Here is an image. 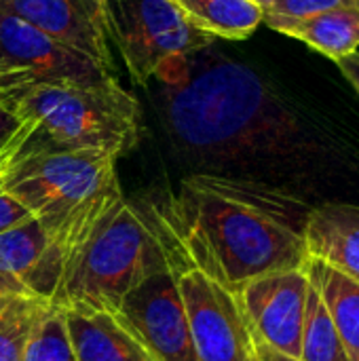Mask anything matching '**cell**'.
Wrapping results in <instances>:
<instances>
[{"instance_id":"cell-26","label":"cell","mask_w":359,"mask_h":361,"mask_svg":"<svg viewBox=\"0 0 359 361\" xmlns=\"http://www.w3.org/2000/svg\"><path fill=\"white\" fill-rule=\"evenodd\" d=\"M252 341H254V355H256V361H300L294 360V357H288V355H284V353L273 351L271 347L262 345V343L256 341V338H252Z\"/></svg>"},{"instance_id":"cell-16","label":"cell","mask_w":359,"mask_h":361,"mask_svg":"<svg viewBox=\"0 0 359 361\" xmlns=\"http://www.w3.org/2000/svg\"><path fill=\"white\" fill-rule=\"evenodd\" d=\"M309 275L320 286L349 361H359V283L322 260L309 258Z\"/></svg>"},{"instance_id":"cell-4","label":"cell","mask_w":359,"mask_h":361,"mask_svg":"<svg viewBox=\"0 0 359 361\" xmlns=\"http://www.w3.org/2000/svg\"><path fill=\"white\" fill-rule=\"evenodd\" d=\"M116 161L102 150L23 146L21 157L4 178L2 190L40 222L47 237L68 258L97 220L123 199Z\"/></svg>"},{"instance_id":"cell-28","label":"cell","mask_w":359,"mask_h":361,"mask_svg":"<svg viewBox=\"0 0 359 361\" xmlns=\"http://www.w3.org/2000/svg\"><path fill=\"white\" fill-rule=\"evenodd\" d=\"M252 2H254L258 8H262V13H264V11H269V8H271V6H273L277 0H252Z\"/></svg>"},{"instance_id":"cell-22","label":"cell","mask_w":359,"mask_h":361,"mask_svg":"<svg viewBox=\"0 0 359 361\" xmlns=\"http://www.w3.org/2000/svg\"><path fill=\"white\" fill-rule=\"evenodd\" d=\"M32 218L34 216L15 197H11L6 190L0 188V235L32 220Z\"/></svg>"},{"instance_id":"cell-3","label":"cell","mask_w":359,"mask_h":361,"mask_svg":"<svg viewBox=\"0 0 359 361\" xmlns=\"http://www.w3.org/2000/svg\"><path fill=\"white\" fill-rule=\"evenodd\" d=\"M0 102L34 131L28 148L102 150L116 159L142 137L138 99L116 80L83 82H8L0 80Z\"/></svg>"},{"instance_id":"cell-8","label":"cell","mask_w":359,"mask_h":361,"mask_svg":"<svg viewBox=\"0 0 359 361\" xmlns=\"http://www.w3.org/2000/svg\"><path fill=\"white\" fill-rule=\"evenodd\" d=\"M114 315L152 361H197L186 307L169 264L138 283Z\"/></svg>"},{"instance_id":"cell-23","label":"cell","mask_w":359,"mask_h":361,"mask_svg":"<svg viewBox=\"0 0 359 361\" xmlns=\"http://www.w3.org/2000/svg\"><path fill=\"white\" fill-rule=\"evenodd\" d=\"M30 123L28 121H19L2 102H0V152L6 150L19 135H23L28 131Z\"/></svg>"},{"instance_id":"cell-27","label":"cell","mask_w":359,"mask_h":361,"mask_svg":"<svg viewBox=\"0 0 359 361\" xmlns=\"http://www.w3.org/2000/svg\"><path fill=\"white\" fill-rule=\"evenodd\" d=\"M13 298H15V296H13L8 290H4V288L0 286V309H2V307H6V302H8V300H13Z\"/></svg>"},{"instance_id":"cell-17","label":"cell","mask_w":359,"mask_h":361,"mask_svg":"<svg viewBox=\"0 0 359 361\" xmlns=\"http://www.w3.org/2000/svg\"><path fill=\"white\" fill-rule=\"evenodd\" d=\"M186 19L212 38L241 40L262 23V8L252 0H174Z\"/></svg>"},{"instance_id":"cell-2","label":"cell","mask_w":359,"mask_h":361,"mask_svg":"<svg viewBox=\"0 0 359 361\" xmlns=\"http://www.w3.org/2000/svg\"><path fill=\"white\" fill-rule=\"evenodd\" d=\"M281 197L273 188L188 173L152 228L167 260L193 264L237 292L309 260L303 231L284 220Z\"/></svg>"},{"instance_id":"cell-13","label":"cell","mask_w":359,"mask_h":361,"mask_svg":"<svg viewBox=\"0 0 359 361\" xmlns=\"http://www.w3.org/2000/svg\"><path fill=\"white\" fill-rule=\"evenodd\" d=\"M303 239L309 258L330 264L359 283V207L330 203L311 209Z\"/></svg>"},{"instance_id":"cell-25","label":"cell","mask_w":359,"mask_h":361,"mask_svg":"<svg viewBox=\"0 0 359 361\" xmlns=\"http://www.w3.org/2000/svg\"><path fill=\"white\" fill-rule=\"evenodd\" d=\"M336 63H339L341 72L349 78V82L359 91V49L358 51H353L351 55L339 59Z\"/></svg>"},{"instance_id":"cell-14","label":"cell","mask_w":359,"mask_h":361,"mask_svg":"<svg viewBox=\"0 0 359 361\" xmlns=\"http://www.w3.org/2000/svg\"><path fill=\"white\" fill-rule=\"evenodd\" d=\"M63 311L76 361H152L114 313Z\"/></svg>"},{"instance_id":"cell-19","label":"cell","mask_w":359,"mask_h":361,"mask_svg":"<svg viewBox=\"0 0 359 361\" xmlns=\"http://www.w3.org/2000/svg\"><path fill=\"white\" fill-rule=\"evenodd\" d=\"M23 361H76L63 309L42 305L30 330Z\"/></svg>"},{"instance_id":"cell-12","label":"cell","mask_w":359,"mask_h":361,"mask_svg":"<svg viewBox=\"0 0 359 361\" xmlns=\"http://www.w3.org/2000/svg\"><path fill=\"white\" fill-rule=\"evenodd\" d=\"M0 11L34 25L104 68L112 66L104 27V0H0Z\"/></svg>"},{"instance_id":"cell-18","label":"cell","mask_w":359,"mask_h":361,"mask_svg":"<svg viewBox=\"0 0 359 361\" xmlns=\"http://www.w3.org/2000/svg\"><path fill=\"white\" fill-rule=\"evenodd\" d=\"M309 273V271H307ZM300 361H349L341 336L334 328L326 300L320 292V286L309 275V292L303 322V341H300Z\"/></svg>"},{"instance_id":"cell-1","label":"cell","mask_w":359,"mask_h":361,"mask_svg":"<svg viewBox=\"0 0 359 361\" xmlns=\"http://www.w3.org/2000/svg\"><path fill=\"white\" fill-rule=\"evenodd\" d=\"M159 112L174 152L195 176L275 188L307 148L298 114L252 66L214 44L159 76Z\"/></svg>"},{"instance_id":"cell-21","label":"cell","mask_w":359,"mask_h":361,"mask_svg":"<svg viewBox=\"0 0 359 361\" xmlns=\"http://www.w3.org/2000/svg\"><path fill=\"white\" fill-rule=\"evenodd\" d=\"M343 6L359 8V0H277L269 11L262 13V19H300Z\"/></svg>"},{"instance_id":"cell-15","label":"cell","mask_w":359,"mask_h":361,"mask_svg":"<svg viewBox=\"0 0 359 361\" xmlns=\"http://www.w3.org/2000/svg\"><path fill=\"white\" fill-rule=\"evenodd\" d=\"M271 30L298 38L334 61L359 49V8L343 6L300 19H262Z\"/></svg>"},{"instance_id":"cell-6","label":"cell","mask_w":359,"mask_h":361,"mask_svg":"<svg viewBox=\"0 0 359 361\" xmlns=\"http://www.w3.org/2000/svg\"><path fill=\"white\" fill-rule=\"evenodd\" d=\"M104 27L138 85L216 40L193 25L174 0H104Z\"/></svg>"},{"instance_id":"cell-24","label":"cell","mask_w":359,"mask_h":361,"mask_svg":"<svg viewBox=\"0 0 359 361\" xmlns=\"http://www.w3.org/2000/svg\"><path fill=\"white\" fill-rule=\"evenodd\" d=\"M30 123V121H28ZM32 131H34V125L30 123V127H28V131L23 133V135H19L6 150H2L0 152V188H2V184H4V178H6V173H8V169L13 167V163L21 157V152H23V146H25V142L30 140V135H32Z\"/></svg>"},{"instance_id":"cell-5","label":"cell","mask_w":359,"mask_h":361,"mask_svg":"<svg viewBox=\"0 0 359 361\" xmlns=\"http://www.w3.org/2000/svg\"><path fill=\"white\" fill-rule=\"evenodd\" d=\"M165 250L135 205L116 201L66 258L51 305L116 313L125 296L154 271L167 267Z\"/></svg>"},{"instance_id":"cell-9","label":"cell","mask_w":359,"mask_h":361,"mask_svg":"<svg viewBox=\"0 0 359 361\" xmlns=\"http://www.w3.org/2000/svg\"><path fill=\"white\" fill-rule=\"evenodd\" d=\"M0 80L106 85L116 78L110 68L0 11Z\"/></svg>"},{"instance_id":"cell-20","label":"cell","mask_w":359,"mask_h":361,"mask_svg":"<svg viewBox=\"0 0 359 361\" xmlns=\"http://www.w3.org/2000/svg\"><path fill=\"white\" fill-rule=\"evenodd\" d=\"M42 305L30 296H15L0 309V361H23L30 330Z\"/></svg>"},{"instance_id":"cell-10","label":"cell","mask_w":359,"mask_h":361,"mask_svg":"<svg viewBox=\"0 0 359 361\" xmlns=\"http://www.w3.org/2000/svg\"><path fill=\"white\" fill-rule=\"evenodd\" d=\"M307 292L309 273L305 264L303 269L256 277L233 294L239 302L252 338L277 353L298 360Z\"/></svg>"},{"instance_id":"cell-11","label":"cell","mask_w":359,"mask_h":361,"mask_svg":"<svg viewBox=\"0 0 359 361\" xmlns=\"http://www.w3.org/2000/svg\"><path fill=\"white\" fill-rule=\"evenodd\" d=\"M66 267V252L36 218L0 235V286L13 296L51 302Z\"/></svg>"},{"instance_id":"cell-7","label":"cell","mask_w":359,"mask_h":361,"mask_svg":"<svg viewBox=\"0 0 359 361\" xmlns=\"http://www.w3.org/2000/svg\"><path fill=\"white\" fill-rule=\"evenodd\" d=\"M169 267L178 277L197 361H256L235 294L193 264L169 260Z\"/></svg>"}]
</instances>
